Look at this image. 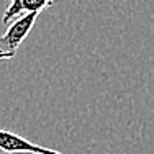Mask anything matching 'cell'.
<instances>
[{
	"instance_id": "1",
	"label": "cell",
	"mask_w": 154,
	"mask_h": 154,
	"mask_svg": "<svg viewBox=\"0 0 154 154\" xmlns=\"http://www.w3.org/2000/svg\"><path fill=\"white\" fill-rule=\"evenodd\" d=\"M38 15L39 13H26L8 23L7 31L0 36V61H10L17 56L21 43L35 26Z\"/></svg>"
},
{
	"instance_id": "2",
	"label": "cell",
	"mask_w": 154,
	"mask_h": 154,
	"mask_svg": "<svg viewBox=\"0 0 154 154\" xmlns=\"http://www.w3.org/2000/svg\"><path fill=\"white\" fill-rule=\"evenodd\" d=\"M0 151L5 154H62L56 149L36 144L5 128H0Z\"/></svg>"
},
{
	"instance_id": "3",
	"label": "cell",
	"mask_w": 154,
	"mask_h": 154,
	"mask_svg": "<svg viewBox=\"0 0 154 154\" xmlns=\"http://www.w3.org/2000/svg\"><path fill=\"white\" fill-rule=\"evenodd\" d=\"M56 0H10V5L3 12L2 23L8 25L15 18L26 13H39L45 8H49Z\"/></svg>"
}]
</instances>
